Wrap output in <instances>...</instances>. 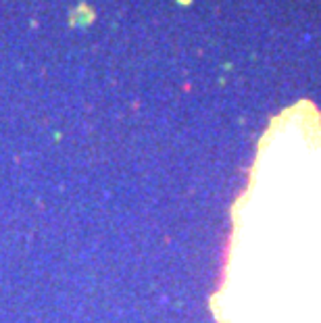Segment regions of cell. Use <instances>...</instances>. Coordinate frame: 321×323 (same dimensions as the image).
I'll list each match as a JSON object with an SVG mask.
<instances>
[{
  "label": "cell",
  "instance_id": "1",
  "mask_svg": "<svg viewBox=\"0 0 321 323\" xmlns=\"http://www.w3.org/2000/svg\"><path fill=\"white\" fill-rule=\"evenodd\" d=\"M225 294L236 323H321V121L282 113L236 209Z\"/></svg>",
  "mask_w": 321,
  "mask_h": 323
}]
</instances>
